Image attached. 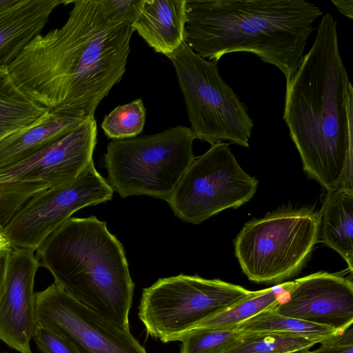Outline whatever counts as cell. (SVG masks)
I'll return each mask as SVG.
<instances>
[{
	"label": "cell",
	"mask_w": 353,
	"mask_h": 353,
	"mask_svg": "<svg viewBox=\"0 0 353 353\" xmlns=\"http://www.w3.org/2000/svg\"><path fill=\"white\" fill-rule=\"evenodd\" d=\"M72 3L63 26L36 36L8 71L24 94L46 109L94 118L125 72L134 31L113 18L102 0Z\"/></svg>",
	"instance_id": "1"
},
{
	"label": "cell",
	"mask_w": 353,
	"mask_h": 353,
	"mask_svg": "<svg viewBox=\"0 0 353 353\" xmlns=\"http://www.w3.org/2000/svg\"><path fill=\"white\" fill-rule=\"evenodd\" d=\"M326 13L309 52L287 81L283 120L303 170L327 192L352 186L353 88Z\"/></svg>",
	"instance_id": "2"
},
{
	"label": "cell",
	"mask_w": 353,
	"mask_h": 353,
	"mask_svg": "<svg viewBox=\"0 0 353 353\" xmlns=\"http://www.w3.org/2000/svg\"><path fill=\"white\" fill-rule=\"evenodd\" d=\"M323 14L304 0H186L184 42L217 61L247 52L289 80L300 67L314 21Z\"/></svg>",
	"instance_id": "3"
},
{
	"label": "cell",
	"mask_w": 353,
	"mask_h": 353,
	"mask_svg": "<svg viewBox=\"0 0 353 353\" xmlns=\"http://www.w3.org/2000/svg\"><path fill=\"white\" fill-rule=\"evenodd\" d=\"M40 266L89 310L130 331L134 284L121 243L94 216L70 217L37 249Z\"/></svg>",
	"instance_id": "4"
},
{
	"label": "cell",
	"mask_w": 353,
	"mask_h": 353,
	"mask_svg": "<svg viewBox=\"0 0 353 353\" xmlns=\"http://www.w3.org/2000/svg\"><path fill=\"white\" fill-rule=\"evenodd\" d=\"M194 139L190 128L178 125L112 140L103 158L106 180L122 198L146 195L166 201L195 158Z\"/></svg>",
	"instance_id": "5"
},
{
	"label": "cell",
	"mask_w": 353,
	"mask_h": 353,
	"mask_svg": "<svg viewBox=\"0 0 353 353\" xmlns=\"http://www.w3.org/2000/svg\"><path fill=\"white\" fill-rule=\"evenodd\" d=\"M319 213L282 208L247 222L234 240V252L249 280L279 283L302 268L318 241Z\"/></svg>",
	"instance_id": "6"
},
{
	"label": "cell",
	"mask_w": 353,
	"mask_h": 353,
	"mask_svg": "<svg viewBox=\"0 0 353 353\" xmlns=\"http://www.w3.org/2000/svg\"><path fill=\"white\" fill-rule=\"evenodd\" d=\"M167 57L175 69L195 139L211 145L228 141L249 147L253 121L221 76L218 62L201 57L185 42Z\"/></svg>",
	"instance_id": "7"
},
{
	"label": "cell",
	"mask_w": 353,
	"mask_h": 353,
	"mask_svg": "<svg viewBox=\"0 0 353 353\" xmlns=\"http://www.w3.org/2000/svg\"><path fill=\"white\" fill-rule=\"evenodd\" d=\"M254 292L220 279L181 274L159 279L144 288L138 316L152 338L163 343L179 341L202 322Z\"/></svg>",
	"instance_id": "8"
},
{
	"label": "cell",
	"mask_w": 353,
	"mask_h": 353,
	"mask_svg": "<svg viewBox=\"0 0 353 353\" xmlns=\"http://www.w3.org/2000/svg\"><path fill=\"white\" fill-rule=\"evenodd\" d=\"M97 135L88 117L32 156L0 167V230L32 197L78 177L93 162Z\"/></svg>",
	"instance_id": "9"
},
{
	"label": "cell",
	"mask_w": 353,
	"mask_h": 353,
	"mask_svg": "<svg viewBox=\"0 0 353 353\" xmlns=\"http://www.w3.org/2000/svg\"><path fill=\"white\" fill-rule=\"evenodd\" d=\"M258 183L241 168L229 145L219 143L194 158L165 201L179 219L200 224L249 201Z\"/></svg>",
	"instance_id": "10"
},
{
	"label": "cell",
	"mask_w": 353,
	"mask_h": 353,
	"mask_svg": "<svg viewBox=\"0 0 353 353\" xmlns=\"http://www.w3.org/2000/svg\"><path fill=\"white\" fill-rule=\"evenodd\" d=\"M114 190L92 162L74 181L32 197L0 230L10 247L36 251L72 214L110 201Z\"/></svg>",
	"instance_id": "11"
},
{
	"label": "cell",
	"mask_w": 353,
	"mask_h": 353,
	"mask_svg": "<svg viewBox=\"0 0 353 353\" xmlns=\"http://www.w3.org/2000/svg\"><path fill=\"white\" fill-rule=\"evenodd\" d=\"M38 325L68 339L80 353H147L130 331L89 310L54 283L35 293Z\"/></svg>",
	"instance_id": "12"
},
{
	"label": "cell",
	"mask_w": 353,
	"mask_h": 353,
	"mask_svg": "<svg viewBox=\"0 0 353 353\" xmlns=\"http://www.w3.org/2000/svg\"><path fill=\"white\" fill-rule=\"evenodd\" d=\"M288 299L275 307L281 314L343 332L353 323V284L338 273L316 272L298 279Z\"/></svg>",
	"instance_id": "13"
},
{
	"label": "cell",
	"mask_w": 353,
	"mask_h": 353,
	"mask_svg": "<svg viewBox=\"0 0 353 353\" xmlns=\"http://www.w3.org/2000/svg\"><path fill=\"white\" fill-rule=\"evenodd\" d=\"M34 252L10 247L0 288V340L20 353H32L37 325L34 282L40 263Z\"/></svg>",
	"instance_id": "14"
},
{
	"label": "cell",
	"mask_w": 353,
	"mask_h": 353,
	"mask_svg": "<svg viewBox=\"0 0 353 353\" xmlns=\"http://www.w3.org/2000/svg\"><path fill=\"white\" fill-rule=\"evenodd\" d=\"M72 1L17 0L0 10V70L8 69L46 25L54 9Z\"/></svg>",
	"instance_id": "15"
},
{
	"label": "cell",
	"mask_w": 353,
	"mask_h": 353,
	"mask_svg": "<svg viewBox=\"0 0 353 353\" xmlns=\"http://www.w3.org/2000/svg\"><path fill=\"white\" fill-rule=\"evenodd\" d=\"M186 0H142L132 26L153 50L168 57L184 42Z\"/></svg>",
	"instance_id": "16"
},
{
	"label": "cell",
	"mask_w": 353,
	"mask_h": 353,
	"mask_svg": "<svg viewBox=\"0 0 353 353\" xmlns=\"http://www.w3.org/2000/svg\"><path fill=\"white\" fill-rule=\"evenodd\" d=\"M87 118L74 112L48 110L37 123L0 141V167L32 156L74 130Z\"/></svg>",
	"instance_id": "17"
},
{
	"label": "cell",
	"mask_w": 353,
	"mask_h": 353,
	"mask_svg": "<svg viewBox=\"0 0 353 353\" xmlns=\"http://www.w3.org/2000/svg\"><path fill=\"white\" fill-rule=\"evenodd\" d=\"M321 241L353 270V189L342 185L327 193L319 212Z\"/></svg>",
	"instance_id": "18"
},
{
	"label": "cell",
	"mask_w": 353,
	"mask_h": 353,
	"mask_svg": "<svg viewBox=\"0 0 353 353\" xmlns=\"http://www.w3.org/2000/svg\"><path fill=\"white\" fill-rule=\"evenodd\" d=\"M48 110L19 88L8 69L0 70V141L37 123Z\"/></svg>",
	"instance_id": "19"
},
{
	"label": "cell",
	"mask_w": 353,
	"mask_h": 353,
	"mask_svg": "<svg viewBox=\"0 0 353 353\" xmlns=\"http://www.w3.org/2000/svg\"><path fill=\"white\" fill-rule=\"evenodd\" d=\"M285 282L254 293L230 309L202 322L193 330H234L237 325L255 314L276 306L286 293Z\"/></svg>",
	"instance_id": "20"
},
{
	"label": "cell",
	"mask_w": 353,
	"mask_h": 353,
	"mask_svg": "<svg viewBox=\"0 0 353 353\" xmlns=\"http://www.w3.org/2000/svg\"><path fill=\"white\" fill-rule=\"evenodd\" d=\"M275 307L239 323L234 330L240 333L288 334L323 338L339 333L327 327L281 314Z\"/></svg>",
	"instance_id": "21"
},
{
	"label": "cell",
	"mask_w": 353,
	"mask_h": 353,
	"mask_svg": "<svg viewBox=\"0 0 353 353\" xmlns=\"http://www.w3.org/2000/svg\"><path fill=\"white\" fill-rule=\"evenodd\" d=\"M327 338L288 334L240 333L237 343L222 353H290L309 350Z\"/></svg>",
	"instance_id": "22"
},
{
	"label": "cell",
	"mask_w": 353,
	"mask_h": 353,
	"mask_svg": "<svg viewBox=\"0 0 353 353\" xmlns=\"http://www.w3.org/2000/svg\"><path fill=\"white\" fill-rule=\"evenodd\" d=\"M145 116L143 101L138 99L114 108L104 117L101 128L112 140L133 138L143 131Z\"/></svg>",
	"instance_id": "23"
},
{
	"label": "cell",
	"mask_w": 353,
	"mask_h": 353,
	"mask_svg": "<svg viewBox=\"0 0 353 353\" xmlns=\"http://www.w3.org/2000/svg\"><path fill=\"white\" fill-rule=\"evenodd\" d=\"M240 339V333L234 330H193L179 341L182 343L180 353H222L234 345Z\"/></svg>",
	"instance_id": "24"
},
{
	"label": "cell",
	"mask_w": 353,
	"mask_h": 353,
	"mask_svg": "<svg viewBox=\"0 0 353 353\" xmlns=\"http://www.w3.org/2000/svg\"><path fill=\"white\" fill-rule=\"evenodd\" d=\"M32 339L41 353H80L68 339L38 324Z\"/></svg>",
	"instance_id": "25"
},
{
	"label": "cell",
	"mask_w": 353,
	"mask_h": 353,
	"mask_svg": "<svg viewBox=\"0 0 353 353\" xmlns=\"http://www.w3.org/2000/svg\"><path fill=\"white\" fill-rule=\"evenodd\" d=\"M142 0H102L108 13L115 19L130 23L134 21Z\"/></svg>",
	"instance_id": "26"
},
{
	"label": "cell",
	"mask_w": 353,
	"mask_h": 353,
	"mask_svg": "<svg viewBox=\"0 0 353 353\" xmlns=\"http://www.w3.org/2000/svg\"><path fill=\"white\" fill-rule=\"evenodd\" d=\"M321 346L308 353H353V329L352 326L343 332L323 340Z\"/></svg>",
	"instance_id": "27"
},
{
	"label": "cell",
	"mask_w": 353,
	"mask_h": 353,
	"mask_svg": "<svg viewBox=\"0 0 353 353\" xmlns=\"http://www.w3.org/2000/svg\"><path fill=\"white\" fill-rule=\"evenodd\" d=\"M339 12L345 17L353 19V1L352 0H332Z\"/></svg>",
	"instance_id": "28"
},
{
	"label": "cell",
	"mask_w": 353,
	"mask_h": 353,
	"mask_svg": "<svg viewBox=\"0 0 353 353\" xmlns=\"http://www.w3.org/2000/svg\"><path fill=\"white\" fill-rule=\"evenodd\" d=\"M9 249L0 251V288L3 278L6 257Z\"/></svg>",
	"instance_id": "29"
},
{
	"label": "cell",
	"mask_w": 353,
	"mask_h": 353,
	"mask_svg": "<svg viewBox=\"0 0 353 353\" xmlns=\"http://www.w3.org/2000/svg\"><path fill=\"white\" fill-rule=\"evenodd\" d=\"M17 0H0V10L14 3Z\"/></svg>",
	"instance_id": "30"
},
{
	"label": "cell",
	"mask_w": 353,
	"mask_h": 353,
	"mask_svg": "<svg viewBox=\"0 0 353 353\" xmlns=\"http://www.w3.org/2000/svg\"><path fill=\"white\" fill-rule=\"evenodd\" d=\"M308 351H309L308 349H305V350H301L299 351H296V352H290V353H308Z\"/></svg>",
	"instance_id": "31"
},
{
	"label": "cell",
	"mask_w": 353,
	"mask_h": 353,
	"mask_svg": "<svg viewBox=\"0 0 353 353\" xmlns=\"http://www.w3.org/2000/svg\"><path fill=\"white\" fill-rule=\"evenodd\" d=\"M3 353H4V352H3Z\"/></svg>",
	"instance_id": "32"
}]
</instances>
